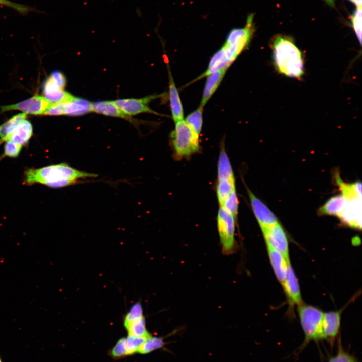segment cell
<instances>
[{
    "mask_svg": "<svg viewBox=\"0 0 362 362\" xmlns=\"http://www.w3.org/2000/svg\"><path fill=\"white\" fill-rule=\"evenodd\" d=\"M325 1L329 6L331 7H335V0H323Z\"/></svg>",
    "mask_w": 362,
    "mask_h": 362,
    "instance_id": "f35d334b",
    "label": "cell"
},
{
    "mask_svg": "<svg viewBox=\"0 0 362 362\" xmlns=\"http://www.w3.org/2000/svg\"><path fill=\"white\" fill-rule=\"evenodd\" d=\"M169 97L172 117L175 123L184 120V111L180 96L169 72Z\"/></svg>",
    "mask_w": 362,
    "mask_h": 362,
    "instance_id": "e0dca14e",
    "label": "cell"
},
{
    "mask_svg": "<svg viewBox=\"0 0 362 362\" xmlns=\"http://www.w3.org/2000/svg\"><path fill=\"white\" fill-rule=\"evenodd\" d=\"M247 190L254 214L261 230L268 229L279 222L276 215L267 206L249 189Z\"/></svg>",
    "mask_w": 362,
    "mask_h": 362,
    "instance_id": "9c48e42d",
    "label": "cell"
},
{
    "mask_svg": "<svg viewBox=\"0 0 362 362\" xmlns=\"http://www.w3.org/2000/svg\"><path fill=\"white\" fill-rule=\"evenodd\" d=\"M33 134L31 123L27 120H23L14 131L10 135L7 140L23 145L26 144Z\"/></svg>",
    "mask_w": 362,
    "mask_h": 362,
    "instance_id": "ffe728a7",
    "label": "cell"
},
{
    "mask_svg": "<svg viewBox=\"0 0 362 362\" xmlns=\"http://www.w3.org/2000/svg\"><path fill=\"white\" fill-rule=\"evenodd\" d=\"M235 220L231 214L220 206L217 215V228L223 250L226 253L232 251L234 245Z\"/></svg>",
    "mask_w": 362,
    "mask_h": 362,
    "instance_id": "8992f818",
    "label": "cell"
},
{
    "mask_svg": "<svg viewBox=\"0 0 362 362\" xmlns=\"http://www.w3.org/2000/svg\"><path fill=\"white\" fill-rule=\"evenodd\" d=\"M27 117L22 113L15 115L0 125V144L6 141L10 135L14 131L19 124Z\"/></svg>",
    "mask_w": 362,
    "mask_h": 362,
    "instance_id": "603a6c76",
    "label": "cell"
},
{
    "mask_svg": "<svg viewBox=\"0 0 362 362\" xmlns=\"http://www.w3.org/2000/svg\"><path fill=\"white\" fill-rule=\"evenodd\" d=\"M0 5H3L11 7L22 13H25L29 11V8L25 6L17 4L8 0H0Z\"/></svg>",
    "mask_w": 362,
    "mask_h": 362,
    "instance_id": "74e56055",
    "label": "cell"
},
{
    "mask_svg": "<svg viewBox=\"0 0 362 362\" xmlns=\"http://www.w3.org/2000/svg\"><path fill=\"white\" fill-rule=\"evenodd\" d=\"M52 104L44 97L35 95L18 103L1 106V112L19 110L26 114L40 115H43Z\"/></svg>",
    "mask_w": 362,
    "mask_h": 362,
    "instance_id": "52a82bcc",
    "label": "cell"
},
{
    "mask_svg": "<svg viewBox=\"0 0 362 362\" xmlns=\"http://www.w3.org/2000/svg\"><path fill=\"white\" fill-rule=\"evenodd\" d=\"M226 70L227 69H220L207 76L200 106L203 107L217 89L226 73Z\"/></svg>",
    "mask_w": 362,
    "mask_h": 362,
    "instance_id": "2e32d148",
    "label": "cell"
},
{
    "mask_svg": "<svg viewBox=\"0 0 362 362\" xmlns=\"http://www.w3.org/2000/svg\"><path fill=\"white\" fill-rule=\"evenodd\" d=\"M202 114L203 107L200 106L196 110L188 115L184 120L188 126L199 135L202 130Z\"/></svg>",
    "mask_w": 362,
    "mask_h": 362,
    "instance_id": "4316f807",
    "label": "cell"
},
{
    "mask_svg": "<svg viewBox=\"0 0 362 362\" xmlns=\"http://www.w3.org/2000/svg\"><path fill=\"white\" fill-rule=\"evenodd\" d=\"M24 176V184L26 185L40 184L58 188L75 184L81 180L95 178L97 175L78 170L66 163H61L27 169Z\"/></svg>",
    "mask_w": 362,
    "mask_h": 362,
    "instance_id": "6da1fadb",
    "label": "cell"
},
{
    "mask_svg": "<svg viewBox=\"0 0 362 362\" xmlns=\"http://www.w3.org/2000/svg\"><path fill=\"white\" fill-rule=\"evenodd\" d=\"M0 362H3V360H2V358H1V356H0Z\"/></svg>",
    "mask_w": 362,
    "mask_h": 362,
    "instance_id": "ab89813d",
    "label": "cell"
},
{
    "mask_svg": "<svg viewBox=\"0 0 362 362\" xmlns=\"http://www.w3.org/2000/svg\"><path fill=\"white\" fill-rule=\"evenodd\" d=\"M338 217L345 224L356 228L361 226V197L348 200L346 206Z\"/></svg>",
    "mask_w": 362,
    "mask_h": 362,
    "instance_id": "8fae6325",
    "label": "cell"
},
{
    "mask_svg": "<svg viewBox=\"0 0 362 362\" xmlns=\"http://www.w3.org/2000/svg\"><path fill=\"white\" fill-rule=\"evenodd\" d=\"M22 146L13 141L7 140L4 146V152L0 158L7 156L17 157L20 154Z\"/></svg>",
    "mask_w": 362,
    "mask_h": 362,
    "instance_id": "d6a6232c",
    "label": "cell"
},
{
    "mask_svg": "<svg viewBox=\"0 0 362 362\" xmlns=\"http://www.w3.org/2000/svg\"><path fill=\"white\" fill-rule=\"evenodd\" d=\"M349 1H350L352 2V0H349Z\"/></svg>",
    "mask_w": 362,
    "mask_h": 362,
    "instance_id": "60d3db41",
    "label": "cell"
},
{
    "mask_svg": "<svg viewBox=\"0 0 362 362\" xmlns=\"http://www.w3.org/2000/svg\"><path fill=\"white\" fill-rule=\"evenodd\" d=\"M347 202L348 200L342 194L334 196L319 208L318 213L338 217L344 210Z\"/></svg>",
    "mask_w": 362,
    "mask_h": 362,
    "instance_id": "ac0fdd59",
    "label": "cell"
},
{
    "mask_svg": "<svg viewBox=\"0 0 362 362\" xmlns=\"http://www.w3.org/2000/svg\"><path fill=\"white\" fill-rule=\"evenodd\" d=\"M269 257L275 274L278 280L282 284L287 269V262L283 255L268 242H265Z\"/></svg>",
    "mask_w": 362,
    "mask_h": 362,
    "instance_id": "9a60e30c",
    "label": "cell"
},
{
    "mask_svg": "<svg viewBox=\"0 0 362 362\" xmlns=\"http://www.w3.org/2000/svg\"><path fill=\"white\" fill-rule=\"evenodd\" d=\"M147 337H138L128 335L125 338L127 355H131L138 350Z\"/></svg>",
    "mask_w": 362,
    "mask_h": 362,
    "instance_id": "f1b7e54d",
    "label": "cell"
},
{
    "mask_svg": "<svg viewBox=\"0 0 362 362\" xmlns=\"http://www.w3.org/2000/svg\"><path fill=\"white\" fill-rule=\"evenodd\" d=\"M221 206L231 214L236 219L238 209V199L236 190L230 194Z\"/></svg>",
    "mask_w": 362,
    "mask_h": 362,
    "instance_id": "4dcf8cb0",
    "label": "cell"
},
{
    "mask_svg": "<svg viewBox=\"0 0 362 362\" xmlns=\"http://www.w3.org/2000/svg\"><path fill=\"white\" fill-rule=\"evenodd\" d=\"M235 190V180L228 179L218 180L216 191L220 206L223 205L230 194Z\"/></svg>",
    "mask_w": 362,
    "mask_h": 362,
    "instance_id": "484cf974",
    "label": "cell"
},
{
    "mask_svg": "<svg viewBox=\"0 0 362 362\" xmlns=\"http://www.w3.org/2000/svg\"><path fill=\"white\" fill-rule=\"evenodd\" d=\"M341 323V312L330 311L324 313L322 330L323 339L333 346L338 337Z\"/></svg>",
    "mask_w": 362,
    "mask_h": 362,
    "instance_id": "7c38bea8",
    "label": "cell"
},
{
    "mask_svg": "<svg viewBox=\"0 0 362 362\" xmlns=\"http://www.w3.org/2000/svg\"><path fill=\"white\" fill-rule=\"evenodd\" d=\"M254 17L250 14L243 27L232 29L221 48L232 62L249 44L255 31Z\"/></svg>",
    "mask_w": 362,
    "mask_h": 362,
    "instance_id": "277c9868",
    "label": "cell"
},
{
    "mask_svg": "<svg viewBox=\"0 0 362 362\" xmlns=\"http://www.w3.org/2000/svg\"><path fill=\"white\" fill-rule=\"evenodd\" d=\"M335 177V180L341 191V194L348 200L357 197H361V183L360 182L347 184L341 180L338 174H336Z\"/></svg>",
    "mask_w": 362,
    "mask_h": 362,
    "instance_id": "cb8c5ba5",
    "label": "cell"
},
{
    "mask_svg": "<svg viewBox=\"0 0 362 362\" xmlns=\"http://www.w3.org/2000/svg\"><path fill=\"white\" fill-rule=\"evenodd\" d=\"M110 354L113 358H121L127 355L125 345V338H122L117 342L111 350Z\"/></svg>",
    "mask_w": 362,
    "mask_h": 362,
    "instance_id": "e575fe53",
    "label": "cell"
},
{
    "mask_svg": "<svg viewBox=\"0 0 362 362\" xmlns=\"http://www.w3.org/2000/svg\"><path fill=\"white\" fill-rule=\"evenodd\" d=\"M93 112L106 116L129 119V116L125 114L114 104L113 101H103L92 103Z\"/></svg>",
    "mask_w": 362,
    "mask_h": 362,
    "instance_id": "44dd1931",
    "label": "cell"
},
{
    "mask_svg": "<svg viewBox=\"0 0 362 362\" xmlns=\"http://www.w3.org/2000/svg\"><path fill=\"white\" fill-rule=\"evenodd\" d=\"M144 317L141 304L136 303L131 308L129 311L125 315L124 323L129 322Z\"/></svg>",
    "mask_w": 362,
    "mask_h": 362,
    "instance_id": "836d02e7",
    "label": "cell"
},
{
    "mask_svg": "<svg viewBox=\"0 0 362 362\" xmlns=\"http://www.w3.org/2000/svg\"><path fill=\"white\" fill-rule=\"evenodd\" d=\"M49 77L59 88L64 89L66 85V79L62 73L58 71H55Z\"/></svg>",
    "mask_w": 362,
    "mask_h": 362,
    "instance_id": "8d00e7d4",
    "label": "cell"
},
{
    "mask_svg": "<svg viewBox=\"0 0 362 362\" xmlns=\"http://www.w3.org/2000/svg\"><path fill=\"white\" fill-rule=\"evenodd\" d=\"M65 102L52 103L43 115L55 116L64 115Z\"/></svg>",
    "mask_w": 362,
    "mask_h": 362,
    "instance_id": "d590c367",
    "label": "cell"
},
{
    "mask_svg": "<svg viewBox=\"0 0 362 362\" xmlns=\"http://www.w3.org/2000/svg\"><path fill=\"white\" fill-rule=\"evenodd\" d=\"M164 345V341L161 338L152 337L150 335L146 338L140 347L138 353L147 354L161 348Z\"/></svg>",
    "mask_w": 362,
    "mask_h": 362,
    "instance_id": "83f0119b",
    "label": "cell"
},
{
    "mask_svg": "<svg viewBox=\"0 0 362 362\" xmlns=\"http://www.w3.org/2000/svg\"><path fill=\"white\" fill-rule=\"evenodd\" d=\"M337 353L330 357L328 362H359L353 355L346 351L343 348L340 339L339 340Z\"/></svg>",
    "mask_w": 362,
    "mask_h": 362,
    "instance_id": "f546056e",
    "label": "cell"
},
{
    "mask_svg": "<svg viewBox=\"0 0 362 362\" xmlns=\"http://www.w3.org/2000/svg\"><path fill=\"white\" fill-rule=\"evenodd\" d=\"M199 136L184 120L176 122L170 137L176 156L180 158L188 157L198 152Z\"/></svg>",
    "mask_w": 362,
    "mask_h": 362,
    "instance_id": "5b68a950",
    "label": "cell"
},
{
    "mask_svg": "<svg viewBox=\"0 0 362 362\" xmlns=\"http://www.w3.org/2000/svg\"><path fill=\"white\" fill-rule=\"evenodd\" d=\"M265 242H268L273 247L279 251L289 263L288 241L286 234L278 222L273 226L262 230Z\"/></svg>",
    "mask_w": 362,
    "mask_h": 362,
    "instance_id": "30bf717a",
    "label": "cell"
},
{
    "mask_svg": "<svg viewBox=\"0 0 362 362\" xmlns=\"http://www.w3.org/2000/svg\"><path fill=\"white\" fill-rule=\"evenodd\" d=\"M124 325L129 335L138 337H147L150 335L147 330L144 317Z\"/></svg>",
    "mask_w": 362,
    "mask_h": 362,
    "instance_id": "d4e9b609",
    "label": "cell"
},
{
    "mask_svg": "<svg viewBox=\"0 0 362 362\" xmlns=\"http://www.w3.org/2000/svg\"><path fill=\"white\" fill-rule=\"evenodd\" d=\"M218 180L228 179L235 180L232 166L224 149L220 150L217 166Z\"/></svg>",
    "mask_w": 362,
    "mask_h": 362,
    "instance_id": "7402d4cb",
    "label": "cell"
},
{
    "mask_svg": "<svg viewBox=\"0 0 362 362\" xmlns=\"http://www.w3.org/2000/svg\"><path fill=\"white\" fill-rule=\"evenodd\" d=\"M361 7H356L350 19L354 31L361 44Z\"/></svg>",
    "mask_w": 362,
    "mask_h": 362,
    "instance_id": "1f68e13d",
    "label": "cell"
},
{
    "mask_svg": "<svg viewBox=\"0 0 362 362\" xmlns=\"http://www.w3.org/2000/svg\"><path fill=\"white\" fill-rule=\"evenodd\" d=\"M298 314L304 334V340L300 346L301 352L311 341L317 342L323 339L322 323L324 313L320 309L302 303L298 305Z\"/></svg>",
    "mask_w": 362,
    "mask_h": 362,
    "instance_id": "3957f363",
    "label": "cell"
},
{
    "mask_svg": "<svg viewBox=\"0 0 362 362\" xmlns=\"http://www.w3.org/2000/svg\"><path fill=\"white\" fill-rule=\"evenodd\" d=\"M161 96V95H153L140 99H118L113 102L122 112L129 116L145 112L158 114L149 107L148 104L152 100Z\"/></svg>",
    "mask_w": 362,
    "mask_h": 362,
    "instance_id": "ba28073f",
    "label": "cell"
},
{
    "mask_svg": "<svg viewBox=\"0 0 362 362\" xmlns=\"http://www.w3.org/2000/svg\"><path fill=\"white\" fill-rule=\"evenodd\" d=\"M282 284L290 303L298 305L301 304L299 286L290 263L288 264L286 274Z\"/></svg>",
    "mask_w": 362,
    "mask_h": 362,
    "instance_id": "4fadbf2b",
    "label": "cell"
},
{
    "mask_svg": "<svg viewBox=\"0 0 362 362\" xmlns=\"http://www.w3.org/2000/svg\"><path fill=\"white\" fill-rule=\"evenodd\" d=\"M93 112L92 103L80 98L74 97L65 102L64 115L79 116Z\"/></svg>",
    "mask_w": 362,
    "mask_h": 362,
    "instance_id": "d6986e66",
    "label": "cell"
},
{
    "mask_svg": "<svg viewBox=\"0 0 362 362\" xmlns=\"http://www.w3.org/2000/svg\"><path fill=\"white\" fill-rule=\"evenodd\" d=\"M274 66L280 74L300 78L304 74V60L301 50L290 37L275 36L272 41Z\"/></svg>",
    "mask_w": 362,
    "mask_h": 362,
    "instance_id": "7a4b0ae2",
    "label": "cell"
},
{
    "mask_svg": "<svg viewBox=\"0 0 362 362\" xmlns=\"http://www.w3.org/2000/svg\"><path fill=\"white\" fill-rule=\"evenodd\" d=\"M42 90L44 97L52 103L66 102L74 97L64 89L59 88L49 77L44 81Z\"/></svg>",
    "mask_w": 362,
    "mask_h": 362,
    "instance_id": "5bb4252c",
    "label": "cell"
}]
</instances>
